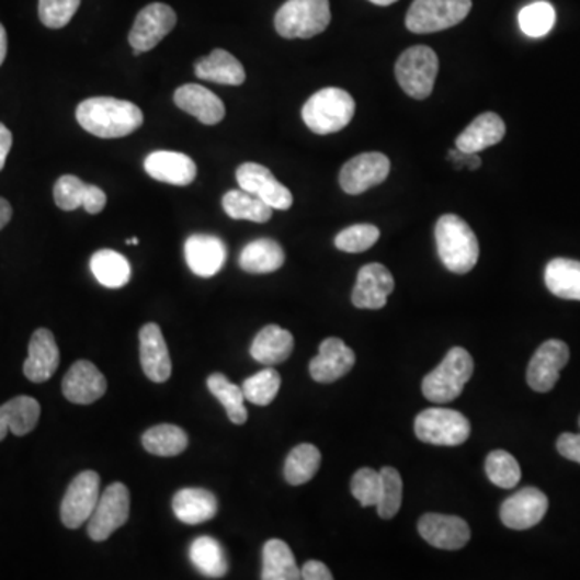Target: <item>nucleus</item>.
I'll list each match as a JSON object with an SVG mask.
<instances>
[{"label": "nucleus", "instance_id": "obj_1", "mask_svg": "<svg viewBox=\"0 0 580 580\" xmlns=\"http://www.w3.org/2000/svg\"><path fill=\"white\" fill-rule=\"evenodd\" d=\"M78 123L102 139L129 136L143 126L144 113L128 101L113 98H92L77 109Z\"/></svg>", "mask_w": 580, "mask_h": 580}, {"label": "nucleus", "instance_id": "obj_2", "mask_svg": "<svg viewBox=\"0 0 580 580\" xmlns=\"http://www.w3.org/2000/svg\"><path fill=\"white\" fill-rule=\"evenodd\" d=\"M435 242L442 263L452 273H469L479 260V242L475 231L465 219L452 213L439 218Z\"/></svg>", "mask_w": 580, "mask_h": 580}, {"label": "nucleus", "instance_id": "obj_3", "mask_svg": "<svg viewBox=\"0 0 580 580\" xmlns=\"http://www.w3.org/2000/svg\"><path fill=\"white\" fill-rule=\"evenodd\" d=\"M475 373V362L468 350L455 346L444 362L422 380V394L432 403H450L462 396L468 380Z\"/></svg>", "mask_w": 580, "mask_h": 580}, {"label": "nucleus", "instance_id": "obj_4", "mask_svg": "<svg viewBox=\"0 0 580 580\" xmlns=\"http://www.w3.org/2000/svg\"><path fill=\"white\" fill-rule=\"evenodd\" d=\"M355 115V101L349 92L339 88H326L308 99L302 109L305 125L315 134L342 132Z\"/></svg>", "mask_w": 580, "mask_h": 580}, {"label": "nucleus", "instance_id": "obj_5", "mask_svg": "<svg viewBox=\"0 0 580 580\" xmlns=\"http://www.w3.org/2000/svg\"><path fill=\"white\" fill-rule=\"evenodd\" d=\"M331 23L329 0H287L274 16L277 34L286 39H308Z\"/></svg>", "mask_w": 580, "mask_h": 580}, {"label": "nucleus", "instance_id": "obj_6", "mask_svg": "<svg viewBox=\"0 0 580 580\" xmlns=\"http://www.w3.org/2000/svg\"><path fill=\"white\" fill-rule=\"evenodd\" d=\"M437 73V54L428 46L410 47L398 57L396 64L398 84L410 98L418 101H424L432 94Z\"/></svg>", "mask_w": 580, "mask_h": 580}, {"label": "nucleus", "instance_id": "obj_7", "mask_svg": "<svg viewBox=\"0 0 580 580\" xmlns=\"http://www.w3.org/2000/svg\"><path fill=\"white\" fill-rule=\"evenodd\" d=\"M471 7V0H414L405 25L414 34L437 33L462 23Z\"/></svg>", "mask_w": 580, "mask_h": 580}, {"label": "nucleus", "instance_id": "obj_8", "mask_svg": "<svg viewBox=\"0 0 580 580\" xmlns=\"http://www.w3.org/2000/svg\"><path fill=\"white\" fill-rule=\"evenodd\" d=\"M414 432L425 444L456 447L468 441L471 424L459 411L450 408H429L418 414Z\"/></svg>", "mask_w": 580, "mask_h": 580}, {"label": "nucleus", "instance_id": "obj_9", "mask_svg": "<svg viewBox=\"0 0 580 580\" xmlns=\"http://www.w3.org/2000/svg\"><path fill=\"white\" fill-rule=\"evenodd\" d=\"M101 499V477L95 471H82L68 486L61 500V523L78 528L88 523Z\"/></svg>", "mask_w": 580, "mask_h": 580}, {"label": "nucleus", "instance_id": "obj_10", "mask_svg": "<svg viewBox=\"0 0 580 580\" xmlns=\"http://www.w3.org/2000/svg\"><path fill=\"white\" fill-rule=\"evenodd\" d=\"M129 518V490L125 484L106 487L94 513L88 521V534L94 542H104L113 532L125 526Z\"/></svg>", "mask_w": 580, "mask_h": 580}, {"label": "nucleus", "instance_id": "obj_11", "mask_svg": "<svg viewBox=\"0 0 580 580\" xmlns=\"http://www.w3.org/2000/svg\"><path fill=\"white\" fill-rule=\"evenodd\" d=\"M177 22V13L170 5L161 2L149 3L137 13L136 22L129 33V44L140 54L149 53L173 31Z\"/></svg>", "mask_w": 580, "mask_h": 580}, {"label": "nucleus", "instance_id": "obj_12", "mask_svg": "<svg viewBox=\"0 0 580 580\" xmlns=\"http://www.w3.org/2000/svg\"><path fill=\"white\" fill-rule=\"evenodd\" d=\"M236 178L242 191L262 198L264 204L270 205L273 211H289L294 204L289 189L281 184L263 164L253 163V161L240 164L236 171Z\"/></svg>", "mask_w": 580, "mask_h": 580}, {"label": "nucleus", "instance_id": "obj_13", "mask_svg": "<svg viewBox=\"0 0 580 580\" xmlns=\"http://www.w3.org/2000/svg\"><path fill=\"white\" fill-rule=\"evenodd\" d=\"M389 173L390 160L384 153H362L343 164L339 183L346 194L359 195L383 184Z\"/></svg>", "mask_w": 580, "mask_h": 580}, {"label": "nucleus", "instance_id": "obj_14", "mask_svg": "<svg viewBox=\"0 0 580 580\" xmlns=\"http://www.w3.org/2000/svg\"><path fill=\"white\" fill-rule=\"evenodd\" d=\"M569 346L558 339L542 343L527 368V384L535 393H550L559 380V373L568 365Z\"/></svg>", "mask_w": 580, "mask_h": 580}, {"label": "nucleus", "instance_id": "obj_15", "mask_svg": "<svg viewBox=\"0 0 580 580\" xmlns=\"http://www.w3.org/2000/svg\"><path fill=\"white\" fill-rule=\"evenodd\" d=\"M548 511V499L535 487H524L501 504L500 518L504 526L526 531L537 526Z\"/></svg>", "mask_w": 580, "mask_h": 580}, {"label": "nucleus", "instance_id": "obj_16", "mask_svg": "<svg viewBox=\"0 0 580 580\" xmlns=\"http://www.w3.org/2000/svg\"><path fill=\"white\" fill-rule=\"evenodd\" d=\"M420 535L432 547L441 550H459L471 538L468 523L458 516L428 513L418 523Z\"/></svg>", "mask_w": 580, "mask_h": 580}, {"label": "nucleus", "instance_id": "obj_17", "mask_svg": "<svg viewBox=\"0 0 580 580\" xmlns=\"http://www.w3.org/2000/svg\"><path fill=\"white\" fill-rule=\"evenodd\" d=\"M396 281L393 273L384 264H365L359 271L355 289L352 292V304L356 308L379 310L386 307L387 297L394 292Z\"/></svg>", "mask_w": 580, "mask_h": 580}, {"label": "nucleus", "instance_id": "obj_18", "mask_svg": "<svg viewBox=\"0 0 580 580\" xmlns=\"http://www.w3.org/2000/svg\"><path fill=\"white\" fill-rule=\"evenodd\" d=\"M61 393L71 403H94L99 398L105 396V376L94 363L80 360L65 374L64 380H61Z\"/></svg>", "mask_w": 580, "mask_h": 580}, {"label": "nucleus", "instance_id": "obj_19", "mask_svg": "<svg viewBox=\"0 0 580 580\" xmlns=\"http://www.w3.org/2000/svg\"><path fill=\"white\" fill-rule=\"evenodd\" d=\"M54 201L64 212L84 207L89 215H98L105 208L106 195L98 185L82 183L80 178L73 174H64L55 183Z\"/></svg>", "mask_w": 580, "mask_h": 580}, {"label": "nucleus", "instance_id": "obj_20", "mask_svg": "<svg viewBox=\"0 0 580 580\" xmlns=\"http://www.w3.org/2000/svg\"><path fill=\"white\" fill-rule=\"evenodd\" d=\"M355 365V352L341 339L329 338L319 345V353L310 362V374L317 383L329 384L341 379Z\"/></svg>", "mask_w": 580, "mask_h": 580}, {"label": "nucleus", "instance_id": "obj_21", "mask_svg": "<svg viewBox=\"0 0 580 580\" xmlns=\"http://www.w3.org/2000/svg\"><path fill=\"white\" fill-rule=\"evenodd\" d=\"M140 365L153 383H167L171 377V359L161 329L156 322L143 326L139 332Z\"/></svg>", "mask_w": 580, "mask_h": 580}, {"label": "nucleus", "instance_id": "obj_22", "mask_svg": "<svg viewBox=\"0 0 580 580\" xmlns=\"http://www.w3.org/2000/svg\"><path fill=\"white\" fill-rule=\"evenodd\" d=\"M60 365V352L49 329L41 328L31 338L23 373L31 383H46Z\"/></svg>", "mask_w": 580, "mask_h": 580}, {"label": "nucleus", "instance_id": "obj_23", "mask_svg": "<svg viewBox=\"0 0 580 580\" xmlns=\"http://www.w3.org/2000/svg\"><path fill=\"white\" fill-rule=\"evenodd\" d=\"M146 173L160 183L189 185L197 177V164L191 157L170 150H157L144 160Z\"/></svg>", "mask_w": 580, "mask_h": 580}, {"label": "nucleus", "instance_id": "obj_24", "mask_svg": "<svg viewBox=\"0 0 580 580\" xmlns=\"http://www.w3.org/2000/svg\"><path fill=\"white\" fill-rule=\"evenodd\" d=\"M184 255L192 273L212 277L225 266L226 246L216 236L194 235L185 240Z\"/></svg>", "mask_w": 580, "mask_h": 580}, {"label": "nucleus", "instance_id": "obj_25", "mask_svg": "<svg viewBox=\"0 0 580 580\" xmlns=\"http://www.w3.org/2000/svg\"><path fill=\"white\" fill-rule=\"evenodd\" d=\"M174 104L204 125H218L226 115L221 99L201 84L181 86L174 92Z\"/></svg>", "mask_w": 580, "mask_h": 580}, {"label": "nucleus", "instance_id": "obj_26", "mask_svg": "<svg viewBox=\"0 0 580 580\" xmlns=\"http://www.w3.org/2000/svg\"><path fill=\"white\" fill-rule=\"evenodd\" d=\"M504 133H507V126L497 113H482L456 137V149L458 152L476 156L489 147L497 146L503 139Z\"/></svg>", "mask_w": 580, "mask_h": 580}, {"label": "nucleus", "instance_id": "obj_27", "mask_svg": "<svg viewBox=\"0 0 580 580\" xmlns=\"http://www.w3.org/2000/svg\"><path fill=\"white\" fill-rule=\"evenodd\" d=\"M41 417V405L36 398L20 396L12 398L0 407V442L7 437L9 431L23 437L30 434Z\"/></svg>", "mask_w": 580, "mask_h": 580}, {"label": "nucleus", "instance_id": "obj_28", "mask_svg": "<svg viewBox=\"0 0 580 580\" xmlns=\"http://www.w3.org/2000/svg\"><path fill=\"white\" fill-rule=\"evenodd\" d=\"M292 350H294V336L280 326L270 325L253 339L250 355L264 366H274L286 362Z\"/></svg>", "mask_w": 580, "mask_h": 580}, {"label": "nucleus", "instance_id": "obj_29", "mask_svg": "<svg viewBox=\"0 0 580 580\" xmlns=\"http://www.w3.org/2000/svg\"><path fill=\"white\" fill-rule=\"evenodd\" d=\"M174 516L184 524H202L218 513V500L207 489H183L173 499Z\"/></svg>", "mask_w": 580, "mask_h": 580}, {"label": "nucleus", "instance_id": "obj_30", "mask_svg": "<svg viewBox=\"0 0 580 580\" xmlns=\"http://www.w3.org/2000/svg\"><path fill=\"white\" fill-rule=\"evenodd\" d=\"M195 77L218 84L240 86L246 81V70L235 55L223 49H215L207 57L197 60L194 67Z\"/></svg>", "mask_w": 580, "mask_h": 580}, {"label": "nucleus", "instance_id": "obj_31", "mask_svg": "<svg viewBox=\"0 0 580 580\" xmlns=\"http://www.w3.org/2000/svg\"><path fill=\"white\" fill-rule=\"evenodd\" d=\"M284 262L286 253L273 239H257L247 243L239 257V266L250 274L274 273Z\"/></svg>", "mask_w": 580, "mask_h": 580}, {"label": "nucleus", "instance_id": "obj_32", "mask_svg": "<svg viewBox=\"0 0 580 580\" xmlns=\"http://www.w3.org/2000/svg\"><path fill=\"white\" fill-rule=\"evenodd\" d=\"M545 284L556 297L580 302V262L551 260L545 268Z\"/></svg>", "mask_w": 580, "mask_h": 580}, {"label": "nucleus", "instance_id": "obj_33", "mask_svg": "<svg viewBox=\"0 0 580 580\" xmlns=\"http://www.w3.org/2000/svg\"><path fill=\"white\" fill-rule=\"evenodd\" d=\"M91 271L95 280L109 289H120L132 280V264L115 250H99L92 255Z\"/></svg>", "mask_w": 580, "mask_h": 580}, {"label": "nucleus", "instance_id": "obj_34", "mask_svg": "<svg viewBox=\"0 0 580 580\" xmlns=\"http://www.w3.org/2000/svg\"><path fill=\"white\" fill-rule=\"evenodd\" d=\"M263 580L302 579L300 569L286 542L271 538L263 547Z\"/></svg>", "mask_w": 580, "mask_h": 580}, {"label": "nucleus", "instance_id": "obj_35", "mask_svg": "<svg viewBox=\"0 0 580 580\" xmlns=\"http://www.w3.org/2000/svg\"><path fill=\"white\" fill-rule=\"evenodd\" d=\"M189 556H191L192 565L197 568V571L207 578H225L226 572H228L229 565L225 550L218 541L208 537V535L192 542Z\"/></svg>", "mask_w": 580, "mask_h": 580}, {"label": "nucleus", "instance_id": "obj_36", "mask_svg": "<svg viewBox=\"0 0 580 580\" xmlns=\"http://www.w3.org/2000/svg\"><path fill=\"white\" fill-rule=\"evenodd\" d=\"M189 439L183 429L173 424H159L144 432L143 445L147 452L163 458L181 455L187 448Z\"/></svg>", "mask_w": 580, "mask_h": 580}, {"label": "nucleus", "instance_id": "obj_37", "mask_svg": "<svg viewBox=\"0 0 580 580\" xmlns=\"http://www.w3.org/2000/svg\"><path fill=\"white\" fill-rule=\"evenodd\" d=\"M221 204L223 208H225L226 215L232 219L266 223L270 221L271 216H273V208H271L270 205L264 204L262 198L250 194V192L242 191V189H239V191L226 192Z\"/></svg>", "mask_w": 580, "mask_h": 580}, {"label": "nucleus", "instance_id": "obj_38", "mask_svg": "<svg viewBox=\"0 0 580 580\" xmlns=\"http://www.w3.org/2000/svg\"><path fill=\"white\" fill-rule=\"evenodd\" d=\"M321 466V452L315 445H297L284 465V477L291 486H304L308 480L314 479Z\"/></svg>", "mask_w": 580, "mask_h": 580}, {"label": "nucleus", "instance_id": "obj_39", "mask_svg": "<svg viewBox=\"0 0 580 580\" xmlns=\"http://www.w3.org/2000/svg\"><path fill=\"white\" fill-rule=\"evenodd\" d=\"M207 386L213 397L218 398L219 403L225 407L229 420L235 422V424H246L249 413H247V408L243 407L246 397H243L242 387L232 384L221 373L212 374L207 379Z\"/></svg>", "mask_w": 580, "mask_h": 580}, {"label": "nucleus", "instance_id": "obj_40", "mask_svg": "<svg viewBox=\"0 0 580 580\" xmlns=\"http://www.w3.org/2000/svg\"><path fill=\"white\" fill-rule=\"evenodd\" d=\"M242 393L250 403L266 407L276 398L281 389V376L276 369L264 368L242 383Z\"/></svg>", "mask_w": 580, "mask_h": 580}, {"label": "nucleus", "instance_id": "obj_41", "mask_svg": "<svg viewBox=\"0 0 580 580\" xmlns=\"http://www.w3.org/2000/svg\"><path fill=\"white\" fill-rule=\"evenodd\" d=\"M486 473L490 482L501 489H513L521 480L520 463L504 450H496L487 456Z\"/></svg>", "mask_w": 580, "mask_h": 580}, {"label": "nucleus", "instance_id": "obj_42", "mask_svg": "<svg viewBox=\"0 0 580 580\" xmlns=\"http://www.w3.org/2000/svg\"><path fill=\"white\" fill-rule=\"evenodd\" d=\"M380 497L377 501V513L383 520H393L400 511L401 493H403V482L400 473L396 468L380 469Z\"/></svg>", "mask_w": 580, "mask_h": 580}, {"label": "nucleus", "instance_id": "obj_43", "mask_svg": "<svg viewBox=\"0 0 580 580\" xmlns=\"http://www.w3.org/2000/svg\"><path fill=\"white\" fill-rule=\"evenodd\" d=\"M518 20L521 30L528 37H544L555 26L556 13L551 3L534 2L521 10Z\"/></svg>", "mask_w": 580, "mask_h": 580}, {"label": "nucleus", "instance_id": "obj_44", "mask_svg": "<svg viewBox=\"0 0 580 580\" xmlns=\"http://www.w3.org/2000/svg\"><path fill=\"white\" fill-rule=\"evenodd\" d=\"M379 229L373 225H355L343 229L336 236L334 243L346 253H362L371 249L379 240Z\"/></svg>", "mask_w": 580, "mask_h": 580}, {"label": "nucleus", "instance_id": "obj_45", "mask_svg": "<svg viewBox=\"0 0 580 580\" xmlns=\"http://www.w3.org/2000/svg\"><path fill=\"white\" fill-rule=\"evenodd\" d=\"M81 0H39V19L44 26L60 30L80 9Z\"/></svg>", "mask_w": 580, "mask_h": 580}, {"label": "nucleus", "instance_id": "obj_46", "mask_svg": "<svg viewBox=\"0 0 580 580\" xmlns=\"http://www.w3.org/2000/svg\"><path fill=\"white\" fill-rule=\"evenodd\" d=\"M350 489L362 507H376L380 497V473L371 468L359 469L352 477Z\"/></svg>", "mask_w": 580, "mask_h": 580}, {"label": "nucleus", "instance_id": "obj_47", "mask_svg": "<svg viewBox=\"0 0 580 580\" xmlns=\"http://www.w3.org/2000/svg\"><path fill=\"white\" fill-rule=\"evenodd\" d=\"M556 448H558L559 455L580 465V434L565 432V434L559 435Z\"/></svg>", "mask_w": 580, "mask_h": 580}, {"label": "nucleus", "instance_id": "obj_48", "mask_svg": "<svg viewBox=\"0 0 580 580\" xmlns=\"http://www.w3.org/2000/svg\"><path fill=\"white\" fill-rule=\"evenodd\" d=\"M302 579L305 580H332L334 576L329 571L328 566L322 565L317 559L305 562L304 568L300 569Z\"/></svg>", "mask_w": 580, "mask_h": 580}, {"label": "nucleus", "instance_id": "obj_49", "mask_svg": "<svg viewBox=\"0 0 580 580\" xmlns=\"http://www.w3.org/2000/svg\"><path fill=\"white\" fill-rule=\"evenodd\" d=\"M13 137L10 129L0 123V171L5 167L7 157L12 150Z\"/></svg>", "mask_w": 580, "mask_h": 580}, {"label": "nucleus", "instance_id": "obj_50", "mask_svg": "<svg viewBox=\"0 0 580 580\" xmlns=\"http://www.w3.org/2000/svg\"><path fill=\"white\" fill-rule=\"evenodd\" d=\"M12 205L5 198L0 197V229L9 225L10 219H12Z\"/></svg>", "mask_w": 580, "mask_h": 580}, {"label": "nucleus", "instance_id": "obj_51", "mask_svg": "<svg viewBox=\"0 0 580 580\" xmlns=\"http://www.w3.org/2000/svg\"><path fill=\"white\" fill-rule=\"evenodd\" d=\"M7 47H9V43H7V31L2 26V23H0V65L5 60Z\"/></svg>", "mask_w": 580, "mask_h": 580}, {"label": "nucleus", "instance_id": "obj_52", "mask_svg": "<svg viewBox=\"0 0 580 580\" xmlns=\"http://www.w3.org/2000/svg\"><path fill=\"white\" fill-rule=\"evenodd\" d=\"M369 2L376 3V5L387 7L393 5V3H396L397 0H369Z\"/></svg>", "mask_w": 580, "mask_h": 580}, {"label": "nucleus", "instance_id": "obj_53", "mask_svg": "<svg viewBox=\"0 0 580 580\" xmlns=\"http://www.w3.org/2000/svg\"><path fill=\"white\" fill-rule=\"evenodd\" d=\"M126 243H129V246H137V243H139V240H137V238H133L126 240Z\"/></svg>", "mask_w": 580, "mask_h": 580}, {"label": "nucleus", "instance_id": "obj_54", "mask_svg": "<svg viewBox=\"0 0 580 580\" xmlns=\"http://www.w3.org/2000/svg\"><path fill=\"white\" fill-rule=\"evenodd\" d=\"M579 424H580V421H579Z\"/></svg>", "mask_w": 580, "mask_h": 580}]
</instances>
